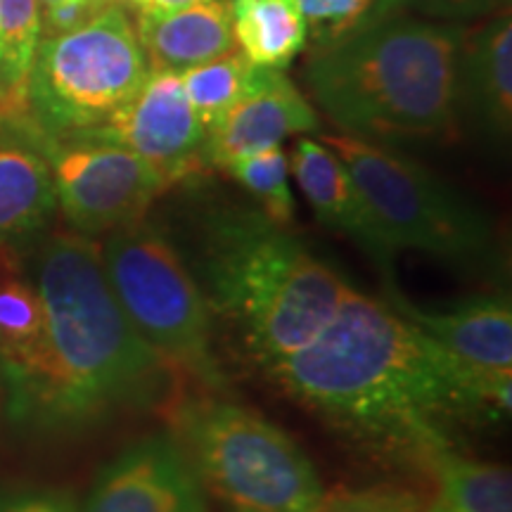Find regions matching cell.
Masks as SVG:
<instances>
[{"instance_id": "603a6c76", "label": "cell", "mask_w": 512, "mask_h": 512, "mask_svg": "<svg viewBox=\"0 0 512 512\" xmlns=\"http://www.w3.org/2000/svg\"><path fill=\"white\" fill-rule=\"evenodd\" d=\"M259 204V211L278 226H287L294 219V197L290 188V159L280 145L264 147L252 155L238 157L223 166Z\"/></svg>"}, {"instance_id": "4316f807", "label": "cell", "mask_w": 512, "mask_h": 512, "mask_svg": "<svg viewBox=\"0 0 512 512\" xmlns=\"http://www.w3.org/2000/svg\"><path fill=\"white\" fill-rule=\"evenodd\" d=\"M114 0H57L41 12V38L67 34L105 12Z\"/></svg>"}, {"instance_id": "9c48e42d", "label": "cell", "mask_w": 512, "mask_h": 512, "mask_svg": "<svg viewBox=\"0 0 512 512\" xmlns=\"http://www.w3.org/2000/svg\"><path fill=\"white\" fill-rule=\"evenodd\" d=\"M38 140L53 176L57 209L86 238L143 221L166 190L145 159L112 140L91 133L48 136L41 128Z\"/></svg>"}, {"instance_id": "d4e9b609", "label": "cell", "mask_w": 512, "mask_h": 512, "mask_svg": "<svg viewBox=\"0 0 512 512\" xmlns=\"http://www.w3.org/2000/svg\"><path fill=\"white\" fill-rule=\"evenodd\" d=\"M422 503L411 491L392 486H370V489H339L323 494L311 512H418Z\"/></svg>"}, {"instance_id": "cb8c5ba5", "label": "cell", "mask_w": 512, "mask_h": 512, "mask_svg": "<svg viewBox=\"0 0 512 512\" xmlns=\"http://www.w3.org/2000/svg\"><path fill=\"white\" fill-rule=\"evenodd\" d=\"M299 10L311 27L318 46L339 41L351 31L361 29L373 19L389 15L392 5L387 0H297Z\"/></svg>"}, {"instance_id": "484cf974", "label": "cell", "mask_w": 512, "mask_h": 512, "mask_svg": "<svg viewBox=\"0 0 512 512\" xmlns=\"http://www.w3.org/2000/svg\"><path fill=\"white\" fill-rule=\"evenodd\" d=\"M0 512H79V498L62 486L19 484L0 489Z\"/></svg>"}, {"instance_id": "9a60e30c", "label": "cell", "mask_w": 512, "mask_h": 512, "mask_svg": "<svg viewBox=\"0 0 512 512\" xmlns=\"http://www.w3.org/2000/svg\"><path fill=\"white\" fill-rule=\"evenodd\" d=\"M287 159H290L292 174L316 211L318 221L354 242L384 275L387 290H399L394 285L396 252L384 240L382 230L377 228L366 200L358 192L342 159L328 145L311 138H299L292 157Z\"/></svg>"}, {"instance_id": "f546056e", "label": "cell", "mask_w": 512, "mask_h": 512, "mask_svg": "<svg viewBox=\"0 0 512 512\" xmlns=\"http://www.w3.org/2000/svg\"><path fill=\"white\" fill-rule=\"evenodd\" d=\"M418 512H446V508L439 501H434L432 505H427V508H425V505H422Z\"/></svg>"}, {"instance_id": "8fae6325", "label": "cell", "mask_w": 512, "mask_h": 512, "mask_svg": "<svg viewBox=\"0 0 512 512\" xmlns=\"http://www.w3.org/2000/svg\"><path fill=\"white\" fill-rule=\"evenodd\" d=\"M79 512H211V505L178 439L155 432L100 467Z\"/></svg>"}, {"instance_id": "3957f363", "label": "cell", "mask_w": 512, "mask_h": 512, "mask_svg": "<svg viewBox=\"0 0 512 512\" xmlns=\"http://www.w3.org/2000/svg\"><path fill=\"white\" fill-rule=\"evenodd\" d=\"M176 247L214 323L266 373L304 349L349 292L335 268L259 209L204 211L188 247Z\"/></svg>"}, {"instance_id": "7a4b0ae2", "label": "cell", "mask_w": 512, "mask_h": 512, "mask_svg": "<svg viewBox=\"0 0 512 512\" xmlns=\"http://www.w3.org/2000/svg\"><path fill=\"white\" fill-rule=\"evenodd\" d=\"M29 266L46 328L31 373L3 394L15 430L69 437L164 399L171 366L119 306L100 242L76 230L48 235L29 247Z\"/></svg>"}, {"instance_id": "1f68e13d", "label": "cell", "mask_w": 512, "mask_h": 512, "mask_svg": "<svg viewBox=\"0 0 512 512\" xmlns=\"http://www.w3.org/2000/svg\"><path fill=\"white\" fill-rule=\"evenodd\" d=\"M387 3H389V5H396V3H399V0H387Z\"/></svg>"}, {"instance_id": "8992f818", "label": "cell", "mask_w": 512, "mask_h": 512, "mask_svg": "<svg viewBox=\"0 0 512 512\" xmlns=\"http://www.w3.org/2000/svg\"><path fill=\"white\" fill-rule=\"evenodd\" d=\"M100 261L138 335L171 370L219 392L226 377L216 354V323L176 242L143 219L107 233Z\"/></svg>"}, {"instance_id": "6da1fadb", "label": "cell", "mask_w": 512, "mask_h": 512, "mask_svg": "<svg viewBox=\"0 0 512 512\" xmlns=\"http://www.w3.org/2000/svg\"><path fill=\"white\" fill-rule=\"evenodd\" d=\"M292 399L384 451L430 460L470 422L510 413L491 387L387 299L349 287L316 337L268 370Z\"/></svg>"}, {"instance_id": "4fadbf2b", "label": "cell", "mask_w": 512, "mask_h": 512, "mask_svg": "<svg viewBox=\"0 0 512 512\" xmlns=\"http://www.w3.org/2000/svg\"><path fill=\"white\" fill-rule=\"evenodd\" d=\"M318 126V114L302 91L280 69L261 67L254 86L209 131L204 159L207 166L223 169L238 157L318 131Z\"/></svg>"}, {"instance_id": "2e32d148", "label": "cell", "mask_w": 512, "mask_h": 512, "mask_svg": "<svg viewBox=\"0 0 512 512\" xmlns=\"http://www.w3.org/2000/svg\"><path fill=\"white\" fill-rule=\"evenodd\" d=\"M138 41L150 67L185 72L235 50L226 0H197L169 12H138Z\"/></svg>"}, {"instance_id": "52a82bcc", "label": "cell", "mask_w": 512, "mask_h": 512, "mask_svg": "<svg viewBox=\"0 0 512 512\" xmlns=\"http://www.w3.org/2000/svg\"><path fill=\"white\" fill-rule=\"evenodd\" d=\"M347 166L384 240L401 249L430 254L448 266L479 271L496 259L494 228L475 204L451 190L413 159L354 136H323Z\"/></svg>"}, {"instance_id": "ac0fdd59", "label": "cell", "mask_w": 512, "mask_h": 512, "mask_svg": "<svg viewBox=\"0 0 512 512\" xmlns=\"http://www.w3.org/2000/svg\"><path fill=\"white\" fill-rule=\"evenodd\" d=\"M458 76H465V93L482 124L498 138L512 126V22L498 17L479 31L467 48Z\"/></svg>"}, {"instance_id": "7c38bea8", "label": "cell", "mask_w": 512, "mask_h": 512, "mask_svg": "<svg viewBox=\"0 0 512 512\" xmlns=\"http://www.w3.org/2000/svg\"><path fill=\"white\" fill-rule=\"evenodd\" d=\"M387 302L432 342L446 349L491 387L512 389V309L508 297L465 299L453 309H422L399 290H387Z\"/></svg>"}, {"instance_id": "7402d4cb", "label": "cell", "mask_w": 512, "mask_h": 512, "mask_svg": "<svg viewBox=\"0 0 512 512\" xmlns=\"http://www.w3.org/2000/svg\"><path fill=\"white\" fill-rule=\"evenodd\" d=\"M259 69L261 67L249 62L242 53L230 50V53L216 57V60L178 72L192 110L200 117L207 133L254 86Z\"/></svg>"}, {"instance_id": "277c9868", "label": "cell", "mask_w": 512, "mask_h": 512, "mask_svg": "<svg viewBox=\"0 0 512 512\" xmlns=\"http://www.w3.org/2000/svg\"><path fill=\"white\" fill-rule=\"evenodd\" d=\"M460 34L451 27L382 15L306 64L316 105L347 136L392 143L451 133L460 83Z\"/></svg>"}, {"instance_id": "44dd1931", "label": "cell", "mask_w": 512, "mask_h": 512, "mask_svg": "<svg viewBox=\"0 0 512 512\" xmlns=\"http://www.w3.org/2000/svg\"><path fill=\"white\" fill-rule=\"evenodd\" d=\"M38 41V0H0V112L27 110V81Z\"/></svg>"}, {"instance_id": "5b68a950", "label": "cell", "mask_w": 512, "mask_h": 512, "mask_svg": "<svg viewBox=\"0 0 512 512\" xmlns=\"http://www.w3.org/2000/svg\"><path fill=\"white\" fill-rule=\"evenodd\" d=\"M171 434L221 512H311L325 486L283 427L240 403L195 396L176 403Z\"/></svg>"}, {"instance_id": "f1b7e54d", "label": "cell", "mask_w": 512, "mask_h": 512, "mask_svg": "<svg viewBox=\"0 0 512 512\" xmlns=\"http://www.w3.org/2000/svg\"><path fill=\"white\" fill-rule=\"evenodd\" d=\"M138 12H169L197 3V0H128Z\"/></svg>"}, {"instance_id": "e0dca14e", "label": "cell", "mask_w": 512, "mask_h": 512, "mask_svg": "<svg viewBox=\"0 0 512 512\" xmlns=\"http://www.w3.org/2000/svg\"><path fill=\"white\" fill-rule=\"evenodd\" d=\"M41 294L29 266V247L0 245V387L15 389L34 368L43 344Z\"/></svg>"}, {"instance_id": "5bb4252c", "label": "cell", "mask_w": 512, "mask_h": 512, "mask_svg": "<svg viewBox=\"0 0 512 512\" xmlns=\"http://www.w3.org/2000/svg\"><path fill=\"white\" fill-rule=\"evenodd\" d=\"M57 211L53 176L27 110L0 112V245L31 247Z\"/></svg>"}, {"instance_id": "d6986e66", "label": "cell", "mask_w": 512, "mask_h": 512, "mask_svg": "<svg viewBox=\"0 0 512 512\" xmlns=\"http://www.w3.org/2000/svg\"><path fill=\"white\" fill-rule=\"evenodd\" d=\"M230 19L240 53L256 67L285 69L306 43L297 0H233Z\"/></svg>"}, {"instance_id": "d6a6232c", "label": "cell", "mask_w": 512, "mask_h": 512, "mask_svg": "<svg viewBox=\"0 0 512 512\" xmlns=\"http://www.w3.org/2000/svg\"><path fill=\"white\" fill-rule=\"evenodd\" d=\"M114 3H121V0H114Z\"/></svg>"}, {"instance_id": "4dcf8cb0", "label": "cell", "mask_w": 512, "mask_h": 512, "mask_svg": "<svg viewBox=\"0 0 512 512\" xmlns=\"http://www.w3.org/2000/svg\"><path fill=\"white\" fill-rule=\"evenodd\" d=\"M57 0H38V5H41V10L43 8H50V5H55Z\"/></svg>"}, {"instance_id": "ffe728a7", "label": "cell", "mask_w": 512, "mask_h": 512, "mask_svg": "<svg viewBox=\"0 0 512 512\" xmlns=\"http://www.w3.org/2000/svg\"><path fill=\"white\" fill-rule=\"evenodd\" d=\"M446 512H512V479L503 465L460 456L448 448L427 460Z\"/></svg>"}, {"instance_id": "ba28073f", "label": "cell", "mask_w": 512, "mask_h": 512, "mask_svg": "<svg viewBox=\"0 0 512 512\" xmlns=\"http://www.w3.org/2000/svg\"><path fill=\"white\" fill-rule=\"evenodd\" d=\"M150 74L136 27L119 3L67 34L38 41L27 114L48 136L91 131L121 110Z\"/></svg>"}, {"instance_id": "30bf717a", "label": "cell", "mask_w": 512, "mask_h": 512, "mask_svg": "<svg viewBox=\"0 0 512 512\" xmlns=\"http://www.w3.org/2000/svg\"><path fill=\"white\" fill-rule=\"evenodd\" d=\"M91 136L124 145L145 159L166 188L200 174L207 166V128L192 110L181 74L150 67L138 93Z\"/></svg>"}, {"instance_id": "83f0119b", "label": "cell", "mask_w": 512, "mask_h": 512, "mask_svg": "<svg viewBox=\"0 0 512 512\" xmlns=\"http://www.w3.org/2000/svg\"><path fill=\"white\" fill-rule=\"evenodd\" d=\"M425 8L434 12H444V15H467V12H477L489 8V0H420Z\"/></svg>"}]
</instances>
